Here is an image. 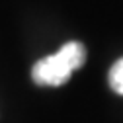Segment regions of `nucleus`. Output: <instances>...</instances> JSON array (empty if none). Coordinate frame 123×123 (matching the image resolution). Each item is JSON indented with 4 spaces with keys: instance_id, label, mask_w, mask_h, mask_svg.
I'll return each instance as SVG.
<instances>
[{
    "instance_id": "nucleus-2",
    "label": "nucleus",
    "mask_w": 123,
    "mask_h": 123,
    "mask_svg": "<svg viewBox=\"0 0 123 123\" xmlns=\"http://www.w3.org/2000/svg\"><path fill=\"white\" fill-rule=\"evenodd\" d=\"M107 80H110V86L115 94L123 96V57L117 59L113 67L110 68V74H107Z\"/></svg>"
},
{
    "instance_id": "nucleus-1",
    "label": "nucleus",
    "mask_w": 123,
    "mask_h": 123,
    "mask_svg": "<svg viewBox=\"0 0 123 123\" xmlns=\"http://www.w3.org/2000/svg\"><path fill=\"white\" fill-rule=\"evenodd\" d=\"M84 63L86 47L80 41H68L57 53L37 61L31 68V78L39 86H63Z\"/></svg>"
}]
</instances>
